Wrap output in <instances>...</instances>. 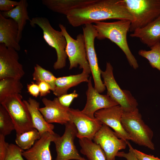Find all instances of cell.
I'll list each match as a JSON object with an SVG mask.
<instances>
[{"mask_svg":"<svg viewBox=\"0 0 160 160\" xmlns=\"http://www.w3.org/2000/svg\"><path fill=\"white\" fill-rule=\"evenodd\" d=\"M66 16L69 23L74 27L108 19L131 22L133 20L121 0H89L71 10Z\"/></svg>","mask_w":160,"mask_h":160,"instance_id":"cell-1","label":"cell"},{"mask_svg":"<svg viewBox=\"0 0 160 160\" xmlns=\"http://www.w3.org/2000/svg\"><path fill=\"white\" fill-rule=\"evenodd\" d=\"M131 21L125 20L111 22H98L93 26L97 32V39H107L116 44L125 54L130 65L134 69L139 67L137 61L131 52L127 40Z\"/></svg>","mask_w":160,"mask_h":160,"instance_id":"cell-2","label":"cell"},{"mask_svg":"<svg viewBox=\"0 0 160 160\" xmlns=\"http://www.w3.org/2000/svg\"><path fill=\"white\" fill-rule=\"evenodd\" d=\"M132 15L129 31L146 25L160 16V0H121Z\"/></svg>","mask_w":160,"mask_h":160,"instance_id":"cell-3","label":"cell"},{"mask_svg":"<svg viewBox=\"0 0 160 160\" xmlns=\"http://www.w3.org/2000/svg\"><path fill=\"white\" fill-rule=\"evenodd\" d=\"M123 127L131 138L137 144L155 149L152 141L153 132L144 122L137 108L130 112H124L121 120Z\"/></svg>","mask_w":160,"mask_h":160,"instance_id":"cell-4","label":"cell"},{"mask_svg":"<svg viewBox=\"0 0 160 160\" xmlns=\"http://www.w3.org/2000/svg\"><path fill=\"white\" fill-rule=\"evenodd\" d=\"M32 27L38 26L43 31V37L47 44L54 48L57 55V60L53 67L55 70L64 68L66 64L67 58L66 52L67 42L62 32L54 29L47 18L37 17L33 18L29 21Z\"/></svg>","mask_w":160,"mask_h":160,"instance_id":"cell-5","label":"cell"},{"mask_svg":"<svg viewBox=\"0 0 160 160\" xmlns=\"http://www.w3.org/2000/svg\"><path fill=\"white\" fill-rule=\"evenodd\" d=\"M20 94L7 97L0 102L7 110L14 124L16 135L31 130L34 128L31 117Z\"/></svg>","mask_w":160,"mask_h":160,"instance_id":"cell-6","label":"cell"},{"mask_svg":"<svg viewBox=\"0 0 160 160\" xmlns=\"http://www.w3.org/2000/svg\"><path fill=\"white\" fill-rule=\"evenodd\" d=\"M59 26L66 41L65 52L69 61V69L79 66V68L82 69L83 71L88 74L90 73L83 34H78L75 39L69 35L63 25L60 24Z\"/></svg>","mask_w":160,"mask_h":160,"instance_id":"cell-7","label":"cell"},{"mask_svg":"<svg viewBox=\"0 0 160 160\" xmlns=\"http://www.w3.org/2000/svg\"><path fill=\"white\" fill-rule=\"evenodd\" d=\"M113 70L111 64L107 62L105 70L101 71L103 82L107 89V95L118 103L124 112L134 110L138 106L137 100L129 91L120 88L114 78Z\"/></svg>","mask_w":160,"mask_h":160,"instance_id":"cell-8","label":"cell"},{"mask_svg":"<svg viewBox=\"0 0 160 160\" xmlns=\"http://www.w3.org/2000/svg\"><path fill=\"white\" fill-rule=\"evenodd\" d=\"M87 58L94 83V87L99 93L103 92L105 87L101 79V71L98 64L94 42L97 32L92 24H87L83 28Z\"/></svg>","mask_w":160,"mask_h":160,"instance_id":"cell-9","label":"cell"},{"mask_svg":"<svg viewBox=\"0 0 160 160\" xmlns=\"http://www.w3.org/2000/svg\"><path fill=\"white\" fill-rule=\"evenodd\" d=\"M65 125L63 135L61 137L57 135L53 142L57 154L55 160H88L80 156L74 145L77 133L76 126L70 121Z\"/></svg>","mask_w":160,"mask_h":160,"instance_id":"cell-10","label":"cell"},{"mask_svg":"<svg viewBox=\"0 0 160 160\" xmlns=\"http://www.w3.org/2000/svg\"><path fill=\"white\" fill-rule=\"evenodd\" d=\"M93 140L103 150L107 160H115L119 151L125 149L127 145V141L119 138L114 131L104 124L96 134Z\"/></svg>","mask_w":160,"mask_h":160,"instance_id":"cell-11","label":"cell"},{"mask_svg":"<svg viewBox=\"0 0 160 160\" xmlns=\"http://www.w3.org/2000/svg\"><path fill=\"white\" fill-rule=\"evenodd\" d=\"M19 55L14 49L0 44V80L8 77L21 79L25 74Z\"/></svg>","mask_w":160,"mask_h":160,"instance_id":"cell-12","label":"cell"},{"mask_svg":"<svg viewBox=\"0 0 160 160\" xmlns=\"http://www.w3.org/2000/svg\"><path fill=\"white\" fill-rule=\"evenodd\" d=\"M68 113L70 121L77 128L76 137L79 139L86 138L93 140L103 124L95 118L90 117L78 109L70 108Z\"/></svg>","mask_w":160,"mask_h":160,"instance_id":"cell-13","label":"cell"},{"mask_svg":"<svg viewBox=\"0 0 160 160\" xmlns=\"http://www.w3.org/2000/svg\"><path fill=\"white\" fill-rule=\"evenodd\" d=\"M124 112L122 108L118 105L102 109L95 113V117L112 128L117 137L126 141L131 138L122 126L121 120Z\"/></svg>","mask_w":160,"mask_h":160,"instance_id":"cell-14","label":"cell"},{"mask_svg":"<svg viewBox=\"0 0 160 160\" xmlns=\"http://www.w3.org/2000/svg\"><path fill=\"white\" fill-rule=\"evenodd\" d=\"M88 88L86 92L87 101L82 112L90 117L94 119L95 113L100 110L119 105L107 95L100 94L93 86L92 77L88 82Z\"/></svg>","mask_w":160,"mask_h":160,"instance_id":"cell-15","label":"cell"},{"mask_svg":"<svg viewBox=\"0 0 160 160\" xmlns=\"http://www.w3.org/2000/svg\"><path fill=\"white\" fill-rule=\"evenodd\" d=\"M42 101L45 106L40 108L39 110L47 123L65 125L70 121L68 113L70 108L62 105L58 97L55 98L53 100L44 97Z\"/></svg>","mask_w":160,"mask_h":160,"instance_id":"cell-16","label":"cell"},{"mask_svg":"<svg viewBox=\"0 0 160 160\" xmlns=\"http://www.w3.org/2000/svg\"><path fill=\"white\" fill-rule=\"evenodd\" d=\"M57 135L46 132L30 149L23 151L22 156L27 160H52L49 146Z\"/></svg>","mask_w":160,"mask_h":160,"instance_id":"cell-17","label":"cell"},{"mask_svg":"<svg viewBox=\"0 0 160 160\" xmlns=\"http://www.w3.org/2000/svg\"><path fill=\"white\" fill-rule=\"evenodd\" d=\"M18 34L16 23L11 18L5 17L0 13V44L19 51L21 47L17 41Z\"/></svg>","mask_w":160,"mask_h":160,"instance_id":"cell-18","label":"cell"},{"mask_svg":"<svg viewBox=\"0 0 160 160\" xmlns=\"http://www.w3.org/2000/svg\"><path fill=\"white\" fill-rule=\"evenodd\" d=\"M130 36L139 39L150 48L160 43V16L145 26L135 30Z\"/></svg>","mask_w":160,"mask_h":160,"instance_id":"cell-19","label":"cell"},{"mask_svg":"<svg viewBox=\"0 0 160 160\" xmlns=\"http://www.w3.org/2000/svg\"><path fill=\"white\" fill-rule=\"evenodd\" d=\"M23 101L30 113L33 127L38 131L41 136L46 132L55 134L53 131L54 125L47 123L39 111L40 103L31 97Z\"/></svg>","mask_w":160,"mask_h":160,"instance_id":"cell-20","label":"cell"},{"mask_svg":"<svg viewBox=\"0 0 160 160\" xmlns=\"http://www.w3.org/2000/svg\"><path fill=\"white\" fill-rule=\"evenodd\" d=\"M28 6L26 0H20L19 4L11 10L0 12L4 17L13 19L17 23L18 28L17 41L19 43L22 38V32L27 21L31 20L28 15Z\"/></svg>","mask_w":160,"mask_h":160,"instance_id":"cell-21","label":"cell"},{"mask_svg":"<svg viewBox=\"0 0 160 160\" xmlns=\"http://www.w3.org/2000/svg\"><path fill=\"white\" fill-rule=\"evenodd\" d=\"M89 76V74L82 71L80 74L57 78L53 93L58 97L67 94L70 88L82 82H88Z\"/></svg>","mask_w":160,"mask_h":160,"instance_id":"cell-22","label":"cell"},{"mask_svg":"<svg viewBox=\"0 0 160 160\" xmlns=\"http://www.w3.org/2000/svg\"><path fill=\"white\" fill-rule=\"evenodd\" d=\"M88 0H42V3L54 12L66 16L71 10L87 3Z\"/></svg>","mask_w":160,"mask_h":160,"instance_id":"cell-23","label":"cell"},{"mask_svg":"<svg viewBox=\"0 0 160 160\" xmlns=\"http://www.w3.org/2000/svg\"><path fill=\"white\" fill-rule=\"evenodd\" d=\"M80 152L88 160H107L104 152L100 146L92 140L86 138L79 139Z\"/></svg>","mask_w":160,"mask_h":160,"instance_id":"cell-24","label":"cell"},{"mask_svg":"<svg viewBox=\"0 0 160 160\" xmlns=\"http://www.w3.org/2000/svg\"><path fill=\"white\" fill-rule=\"evenodd\" d=\"M23 88L20 79L8 77L0 80V102L11 95L20 94Z\"/></svg>","mask_w":160,"mask_h":160,"instance_id":"cell-25","label":"cell"},{"mask_svg":"<svg viewBox=\"0 0 160 160\" xmlns=\"http://www.w3.org/2000/svg\"><path fill=\"white\" fill-rule=\"evenodd\" d=\"M40 137V135L38 131L34 129L16 135L15 142L19 148L23 150H26L31 148Z\"/></svg>","mask_w":160,"mask_h":160,"instance_id":"cell-26","label":"cell"},{"mask_svg":"<svg viewBox=\"0 0 160 160\" xmlns=\"http://www.w3.org/2000/svg\"><path fill=\"white\" fill-rule=\"evenodd\" d=\"M32 76L33 79L36 81V83L40 81L45 82L49 85L52 92L54 91L57 78L51 72L36 64L34 67Z\"/></svg>","mask_w":160,"mask_h":160,"instance_id":"cell-27","label":"cell"},{"mask_svg":"<svg viewBox=\"0 0 160 160\" xmlns=\"http://www.w3.org/2000/svg\"><path fill=\"white\" fill-rule=\"evenodd\" d=\"M151 50H140L138 52L140 56L146 59L151 66L160 71V43L150 48Z\"/></svg>","mask_w":160,"mask_h":160,"instance_id":"cell-28","label":"cell"},{"mask_svg":"<svg viewBox=\"0 0 160 160\" xmlns=\"http://www.w3.org/2000/svg\"><path fill=\"white\" fill-rule=\"evenodd\" d=\"M15 130V126L9 115L5 109L0 106V135L4 136Z\"/></svg>","mask_w":160,"mask_h":160,"instance_id":"cell-29","label":"cell"},{"mask_svg":"<svg viewBox=\"0 0 160 160\" xmlns=\"http://www.w3.org/2000/svg\"><path fill=\"white\" fill-rule=\"evenodd\" d=\"M23 151L17 145L9 144L4 160H24L22 154Z\"/></svg>","mask_w":160,"mask_h":160,"instance_id":"cell-30","label":"cell"},{"mask_svg":"<svg viewBox=\"0 0 160 160\" xmlns=\"http://www.w3.org/2000/svg\"><path fill=\"white\" fill-rule=\"evenodd\" d=\"M127 144L129 148L138 160H160V159L151 155H148L134 148L128 141Z\"/></svg>","mask_w":160,"mask_h":160,"instance_id":"cell-31","label":"cell"},{"mask_svg":"<svg viewBox=\"0 0 160 160\" xmlns=\"http://www.w3.org/2000/svg\"><path fill=\"white\" fill-rule=\"evenodd\" d=\"M78 95L76 91L74 90L72 93L65 94L58 97L60 102L62 105L69 108L73 99L77 97Z\"/></svg>","mask_w":160,"mask_h":160,"instance_id":"cell-32","label":"cell"},{"mask_svg":"<svg viewBox=\"0 0 160 160\" xmlns=\"http://www.w3.org/2000/svg\"><path fill=\"white\" fill-rule=\"evenodd\" d=\"M19 1L10 0H0V10L1 12L9 11L17 6Z\"/></svg>","mask_w":160,"mask_h":160,"instance_id":"cell-33","label":"cell"},{"mask_svg":"<svg viewBox=\"0 0 160 160\" xmlns=\"http://www.w3.org/2000/svg\"><path fill=\"white\" fill-rule=\"evenodd\" d=\"M5 137L0 135V160H4L9 145L5 141Z\"/></svg>","mask_w":160,"mask_h":160,"instance_id":"cell-34","label":"cell"},{"mask_svg":"<svg viewBox=\"0 0 160 160\" xmlns=\"http://www.w3.org/2000/svg\"><path fill=\"white\" fill-rule=\"evenodd\" d=\"M36 83L39 87L40 97L45 96L50 93L51 89L48 83L44 81H40Z\"/></svg>","mask_w":160,"mask_h":160,"instance_id":"cell-35","label":"cell"},{"mask_svg":"<svg viewBox=\"0 0 160 160\" xmlns=\"http://www.w3.org/2000/svg\"><path fill=\"white\" fill-rule=\"evenodd\" d=\"M28 92L34 97H37L40 95V91L38 84L36 83L32 82L27 85Z\"/></svg>","mask_w":160,"mask_h":160,"instance_id":"cell-36","label":"cell"},{"mask_svg":"<svg viewBox=\"0 0 160 160\" xmlns=\"http://www.w3.org/2000/svg\"><path fill=\"white\" fill-rule=\"evenodd\" d=\"M116 156L124 158L127 160H138L129 149V152L127 153L119 151L117 153Z\"/></svg>","mask_w":160,"mask_h":160,"instance_id":"cell-37","label":"cell"}]
</instances>
